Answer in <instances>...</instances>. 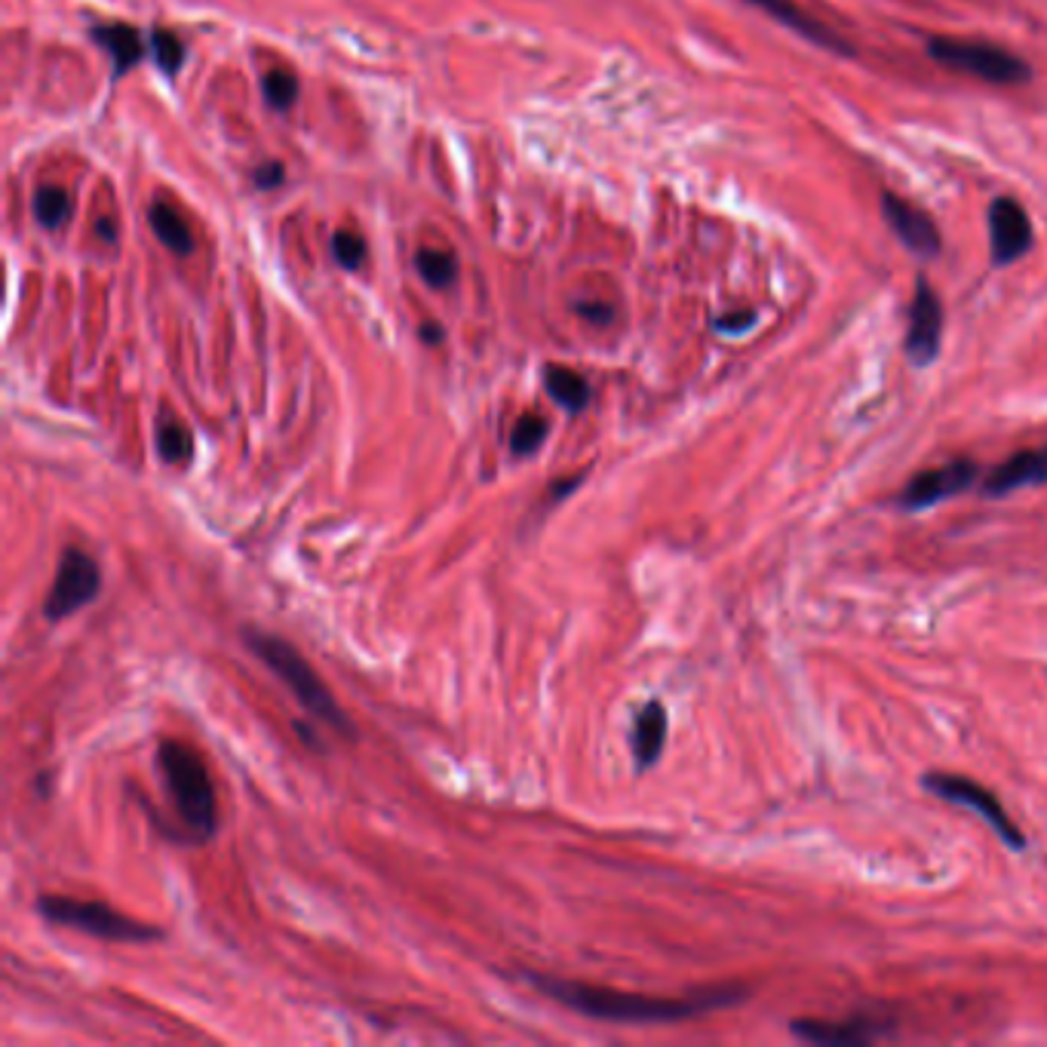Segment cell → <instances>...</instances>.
Returning <instances> with one entry per match:
<instances>
[{
  "label": "cell",
  "instance_id": "obj_2",
  "mask_svg": "<svg viewBox=\"0 0 1047 1047\" xmlns=\"http://www.w3.org/2000/svg\"><path fill=\"white\" fill-rule=\"evenodd\" d=\"M244 639L258 661L283 679V685L293 691L307 713L314 715V719H319V722H326V725L333 731H338V734H354L350 719H347L345 710L338 707L333 691L326 689V682L317 676V670L307 664L295 645H289V642L280 636L258 633V630H246Z\"/></svg>",
  "mask_w": 1047,
  "mask_h": 1047
},
{
  "label": "cell",
  "instance_id": "obj_25",
  "mask_svg": "<svg viewBox=\"0 0 1047 1047\" xmlns=\"http://www.w3.org/2000/svg\"><path fill=\"white\" fill-rule=\"evenodd\" d=\"M333 253L335 258L345 265V268H359L363 265V258H366V244H363V237L354 234V230H338L333 240Z\"/></svg>",
  "mask_w": 1047,
  "mask_h": 1047
},
{
  "label": "cell",
  "instance_id": "obj_10",
  "mask_svg": "<svg viewBox=\"0 0 1047 1047\" xmlns=\"http://www.w3.org/2000/svg\"><path fill=\"white\" fill-rule=\"evenodd\" d=\"M974 480H977V467H974L971 461H952V464H944V467L916 473L909 480V486L903 488V495H900V507H907V511L931 507L937 501L952 498L958 492L971 488Z\"/></svg>",
  "mask_w": 1047,
  "mask_h": 1047
},
{
  "label": "cell",
  "instance_id": "obj_26",
  "mask_svg": "<svg viewBox=\"0 0 1047 1047\" xmlns=\"http://www.w3.org/2000/svg\"><path fill=\"white\" fill-rule=\"evenodd\" d=\"M280 179H283L280 164H265V167L256 169V185H258V188H274V185H280Z\"/></svg>",
  "mask_w": 1047,
  "mask_h": 1047
},
{
  "label": "cell",
  "instance_id": "obj_14",
  "mask_svg": "<svg viewBox=\"0 0 1047 1047\" xmlns=\"http://www.w3.org/2000/svg\"><path fill=\"white\" fill-rule=\"evenodd\" d=\"M666 741V710L661 701H649L633 719V755L639 768L658 762Z\"/></svg>",
  "mask_w": 1047,
  "mask_h": 1047
},
{
  "label": "cell",
  "instance_id": "obj_15",
  "mask_svg": "<svg viewBox=\"0 0 1047 1047\" xmlns=\"http://www.w3.org/2000/svg\"><path fill=\"white\" fill-rule=\"evenodd\" d=\"M750 3H753V7H762L768 16H774L783 26H790L796 34L814 40L820 47H830V50L842 52V56H851V47H848L842 38H836L832 31H827V28L820 26V22H814V19H808L799 7H792L790 0H750Z\"/></svg>",
  "mask_w": 1047,
  "mask_h": 1047
},
{
  "label": "cell",
  "instance_id": "obj_6",
  "mask_svg": "<svg viewBox=\"0 0 1047 1047\" xmlns=\"http://www.w3.org/2000/svg\"><path fill=\"white\" fill-rule=\"evenodd\" d=\"M925 787H928L934 796L946 799V802L977 811V814L1005 839L1008 848H1014V851H1023V848H1026V836L1020 832V827H1017V823L1010 820L1008 811L1001 808L996 792L986 790L984 783H977V780L971 778H961V774H928V778H925Z\"/></svg>",
  "mask_w": 1047,
  "mask_h": 1047
},
{
  "label": "cell",
  "instance_id": "obj_16",
  "mask_svg": "<svg viewBox=\"0 0 1047 1047\" xmlns=\"http://www.w3.org/2000/svg\"><path fill=\"white\" fill-rule=\"evenodd\" d=\"M96 40L102 43L108 56L115 59V71L124 75L145 56V40L132 26H102L96 28Z\"/></svg>",
  "mask_w": 1047,
  "mask_h": 1047
},
{
  "label": "cell",
  "instance_id": "obj_1",
  "mask_svg": "<svg viewBox=\"0 0 1047 1047\" xmlns=\"http://www.w3.org/2000/svg\"><path fill=\"white\" fill-rule=\"evenodd\" d=\"M525 980L547 998L560 1001L562 1008L609 1023H676L694 1017V1014H703V1010L729 1008V1005H738L747 998V989H738V986L703 989V992H694L689 998H658L621 992V989H609V986L575 984V980L532 971L525 974Z\"/></svg>",
  "mask_w": 1047,
  "mask_h": 1047
},
{
  "label": "cell",
  "instance_id": "obj_22",
  "mask_svg": "<svg viewBox=\"0 0 1047 1047\" xmlns=\"http://www.w3.org/2000/svg\"><path fill=\"white\" fill-rule=\"evenodd\" d=\"M544 436H547V422L535 415V412H525L523 418L516 422L511 436V448L516 458H525V455H532L537 452V446L544 443Z\"/></svg>",
  "mask_w": 1047,
  "mask_h": 1047
},
{
  "label": "cell",
  "instance_id": "obj_21",
  "mask_svg": "<svg viewBox=\"0 0 1047 1047\" xmlns=\"http://www.w3.org/2000/svg\"><path fill=\"white\" fill-rule=\"evenodd\" d=\"M34 216L43 228H59L65 218L71 216V200H68V194L62 188H56V185H47V188H40L34 194Z\"/></svg>",
  "mask_w": 1047,
  "mask_h": 1047
},
{
  "label": "cell",
  "instance_id": "obj_8",
  "mask_svg": "<svg viewBox=\"0 0 1047 1047\" xmlns=\"http://www.w3.org/2000/svg\"><path fill=\"white\" fill-rule=\"evenodd\" d=\"M989 246H992V261L998 268H1005V265L1029 253L1033 225H1029V216L1017 200L998 197L996 204L989 206Z\"/></svg>",
  "mask_w": 1047,
  "mask_h": 1047
},
{
  "label": "cell",
  "instance_id": "obj_18",
  "mask_svg": "<svg viewBox=\"0 0 1047 1047\" xmlns=\"http://www.w3.org/2000/svg\"><path fill=\"white\" fill-rule=\"evenodd\" d=\"M544 387H547V394L553 396L560 406H565V409L581 412L584 406H587L590 387L575 369H565V366H547V372H544Z\"/></svg>",
  "mask_w": 1047,
  "mask_h": 1047
},
{
  "label": "cell",
  "instance_id": "obj_5",
  "mask_svg": "<svg viewBox=\"0 0 1047 1047\" xmlns=\"http://www.w3.org/2000/svg\"><path fill=\"white\" fill-rule=\"evenodd\" d=\"M928 52L952 71L980 77L989 83H1026L1029 80V65L1010 56L1001 47L980 43V40H958V38H934L928 40Z\"/></svg>",
  "mask_w": 1047,
  "mask_h": 1047
},
{
  "label": "cell",
  "instance_id": "obj_20",
  "mask_svg": "<svg viewBox=\"0 0 1047 1047\" xmlns=\"http://www.w3.org/2000/svg\"><path fill=\"white\" fill-rule=\"evenodd\" d=\"M415 265H418L422 280L436 286V289L448 286V283L455 280V274H458V261H455V256H452V253H443V249H422L418 258H415Z\"/></svg>",
  "mask_w": 1047,
  "mask_h": 1047
},
{
  "label": "cell",
  "instance_id": "obj_7",
  "mask_svg": "<svg viewBox=\"0 0 1047 1047\" xmlns=\"http://www.w3.org/2000/svg\"><path fill=\"white\" fill-rule=\"evenodd\" d=\"M102 590V572L92 556L83 550H65L62 562L56 569L52 587L43 602V614L50 621H62L77 609H83L87 602L96 600V593Z\"/></svg>",
  "mask_w": 1047,
  "mask_h": 1047
},
{
  "label": "cell",
  "instance_id": "obj_19",
  "mask_svg": "<svg viewBox=\"0 0 1047 1047\" xmlns=\"http://www.w3.org/2000/svg\"><path fill=\"white\" fill-rule=\"evenodd\" d=\"M157 448L169 464H185L194 455L191 431L179 422H164L157 427Z\"/></svg>",
  "mask_w": 1047,
  "mask_h": 1047
},
{
  "label": "cell",
  "instance_id": "obj_24",
  "mask_svg": "<svg viewBox=\"0 0 1047 1047\" xmlns=\"http://www.w3.org/2000/svg\"><path fill=\"white\" fill-rule=\"evenodd\" d=\"M295 96H298V80H295L289 71H268L265 75V99H268L270 108H277V111H286L289 105L295 102Z\"/></svg>",
  "mask_w": 1047,
  "mask_h": 1047
},
{
  "label": "cell",
  "instance_id": "obj_3",
  "mask_svg": "<svg viewBox=\"0 0 1047 1047\" xmlns=\"http://www.w3.org/2000/svg\"><path fill=\"white\" fill-rule=\"evenodd\" d=\"M157 766H160L164 783H167L172 804H176L179 818L185 820V827L197 839H209L218 827V811L216 790H213L204 759L194 753L188 743L167 741L160 743Z\"/></svg>",
  "mask_w": 1047,
  "mask_h": 1047
},
{
  "label": "cell",
  "instance_id": "obj_23",
  "mask_svg": "<svg viewBox=\"0 0 1047 1047\" xmlns=\"http://www.w3.org/2000/svg\"><path fill=\"white\" fill-rule=\"evenodd\" d=\"M151 56L154 62L160 65L167 75H176L181 68V59H185V47H181V40L172 34V31H154L151 34Z\"/></svg>",
  "mask_w": 1047,
  "mask_h": 1047
},
{
  "label": "cell",
  "instance_id": "obj_13",
  "mask_svg": "<svg viewBox=\"0 0 1047 1047\" xmlns=\"http://www.w3.org/2000/svg\"><path fill=\"white\" fill-rule=\"evenodd\" d=\"M792 1033L799 1035V1038H804V1041H814V1045L857 1047L867 1045L872 1038H879L881 1026H876V1020H796L792 1023Z\"/></svg>",
  "mask_w": 1047,
  "mask_h": 1047
},
{
  "label": "cell",
  "instance_id": "obj_30",
  "mask_svg": "<svg viewBox=\"0 0 1047 1047\" xmlns=\"http://www.w3.org/2000/svg\"><path fill=\"white\" fill-rule=\"evenodd\" d=\"M424 338H427V342H439V338H443V329H436V326H427V329H424Z\"/></svg>",
  "mask_w": 1047,
  "mask_h": 1047
},
{
  "label": "cell",
  "instance_id": "obj_29",
  "mask_svg": "<svg viewBox=\"0 0 1047 1047\" xmlns=\"http://www.w3.org/2000/svg\"><path fill=\"white\" fill-rule=\"evenodd\" d=\"M96 234H102L105 240H115V228H111L108 218H99V221H96Z\"/></svg>",
  "mask_w": 1047,
  "mask_h": 1047
},
{
  "label": "cell",
  "instance_id": "obj_17",
  "mask_svg": "<svg viewBox=\"0 0 1047 1047\" xmlns=\"http://www.w3.org/2000/svg\"><path fill=\"white\" fill-rule=\"evenodd\" d=\"M148 221H151L154 234H157V240L172 249V253H179V256H188L194 249V237L188 225L181 221V216L167 204H151L148 209Z\"/></svg>",
  "mask_w": 1047,
  "mask_h": 1047
},
{
  "label": "cell",
  "instance_id": "obj_27",
  "mask_svg": "<svg viewBox=\"0 0 1047 1047\" xmlns=\"http://www.w3.org/2000/svg\"><path fill=\"white\" fill-rule=\"evenodd\" d=\"M753 323V314H738V317H722L719 319V329H725V333H741Z\"/></svg>",
  "mask_w": 1047,
  "mask_h": 1047
},
{
  "label": "cell",
  "instance_id": "obj_11",
  "mask_svg": "<svg viewBox=\"0 0 1047 1047\" xmlns=\"http://www.w3.org/2000/svg\"><path fill=\"white\" fill-rule=\"evenodd\" d=\"M881 213H885V221L891 225V230L900 237V244L907 246L909 253H916V256H937V249H940V234L934 228L928 213H921L919 206L907 204L903 197H895V194H885Z\"/></svg>",
  "mask_w": 1047,
  "mask_h": 1047
},
{
  "label": "cell",
  "instance_id": "obj_4",
  "mask_svg": "<svg viewBox=\"0 0 1047 1047\" xmlns=\"http://www.w3.org/2000/svg\"><path fill=\"white\" fill-rule=\"evenodd\" d=\"M40 916L59 928H75V931L90 934L99 940H117V944H148L154 937H160L157 928L145 925L139 919H129L124 912H117L108 903H92V900H75V897L43 895L38 900Z\"/></svg>",
  "mask_w": 1047,
  "mask_h": 1047
},
{
  "label": "cell",
  "instance_id": "obj_9",
  "mask_svg": "<svg viewBox=\"0 0 1047 1047\" xmlns=\"http://www.w3.org/2000/svg\"><path fill=\"white\" fill-rule=\"evenodd\" d=\"M940 338H944V307H940V298L931 286L919 280L916 298H912V314H909V359L916 366H928L940 354Z\"/></svg>",
  "mask_w": 1047,
  "mask_h": 1047
},
{
  "label": "cell",
  "instance_id": "obj_28",
  "mask_svg": "<svg viewBox=\"0 0 1047 1047\" xmlns=\"http://www.w3.org/2000/svg\"><path fill=\"white\" fill-rule=\"evenodd\" d=\"M577 310H581V317L593 319V323H609L612 319V310L602 305H581Z\"/></svg>",
  "mask_w": 1047,
  "mask_h": 1047
},
{
  "label": "cell",
  "instance_id": "obj_12",
  "mask_svg": "<svg viewBox=\"0 0 1047 1047\" xmlns=\"http://www.w3.org/2000/svg\"><path fill=\"white\" fill-rule=\"evenodd\" d=\"M1047 483V446L1023 448L1017 455H1010L1005 464H998L996 471L986 476V495H1010L1017 488L1041 486Z\"/></svg>",
  "mask_w": 1047,
  "mask_h": 1047
}]
</instances>
